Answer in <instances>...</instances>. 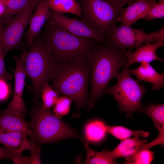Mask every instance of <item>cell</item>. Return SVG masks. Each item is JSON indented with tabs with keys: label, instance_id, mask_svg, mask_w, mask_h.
<instances>
[{
	"label": "cell",
	"instance_id": "34",
	"mask_svg": "<svg viewBox=\"0 0 164 164\" xmlns=\"http://www.w3.org/2000/svg\"><path fill=\"white\" fill-rule=\"evenodd\" d=\"M155 36V41L164 43V28H162L159 30L153 32Z\"/></svg>",
	"mask_w": 164,
	"mask_h": 164
},
{
	"label": "cell",
	"instance_id": "22",
	"mask_svg": "<svg viewBox=\"0 0 164 164\" xmlns=\"http://www.w3.org/2000/svg\"><path fill=\"white\" fill-rule=\"evenodd\" d=\"M105 128L107 132L121 140L128 138L132 136L147 138L149 135L148 132L132 130L122 126H110L105 125Z\"/></svg>",
	"mask_w": 164,
	"mask_h": 164
},
{
	"label": "cell",
	"instance_id": "27",
	"mask_svg": "<svg viewBox=\"0 0 164 164\" xmlns=\"http://www.w3.org/2000/svg\"><path fill=\"white\" fill-rule=\"evenodd\" d=\"M41 148L39 147L31 151V155L24 156L22 152L13 153L12 161L16 164H40L41 160Z\"/></svg>",
	"mask_w": 164,
	"mask_h": 164
},
{
	"label": "cell",
	"instance_id": "29",
	"mask_svg": "<svg viewBox=\"0 0 164 164\" xmlns=\"http://www.w3.org/2000/svg\"><path fill=\"white\" fill-rule=\"evenodd\" d=\"M164 17V0H159L149 9L143 18L145 20L149 21L152 20Z\"/></svg>",
	"mask_w": 164,
	"mask_h": 164
},
{
	"label": "cell",
	"instance_id": "33",
	"mask_svg": "<svg viewBox=\"0 0 164 164\" xmlns=\"http://www.w3.org/2000/svg\"><path fill=\"white\" fill-rule=\"evenodd\" d=\"M12 152L5 147H1L0 146V160L6 159L12 161Z\"/></svg>",
	"mask_w": 164,
	"mask_h": 164
},
{
	"label": "cell",
	"instance_id": "18",
	"mask_svg": "<svg viewBox=\"0 0 164 164\" xmlns=\"http://www.w3.org/2000/svg\"><path fill=\"white\" fill-rule=\"evenodd\" d=\"M130 73L136 76L138 82L145 81L151 83L154 90H160L164 87V73H159L149 63L142 62L137 68L130 69Z\"/></svg>",
	"mask_w": 164,
	"mask_h": 164
},
{
	"label": "cell",
	"instance_id": "10",
	"mask_svg": "<svg viewBox=\"0 0 164 164\" xmlns=\"http://www.w3.org/2000/svg\"><path fill=\"white\" fill-rule=\"evenodd\" d=\"M49 20L54 25L76 36L92 38L100 42L106 39L76 18H70L51 11Z\"/></svg>",
	"mask_w": 164,
	"mask_h": 164
},
{
	"label": "cell",
	"instance_id": "13",
	"mask_svg": "<svg viewBox=\"0 0 164 164\" xmlns=\"http://www.w3.org/2000/svg\"><path fill=\"white\" fill-rule=\"evenodd\" d=\"M51 11L48 0H40L32 13L27 33L28 48L34 40L39 36L43 26L50 18Z\"/></svg>",
	"mask_w": 164,
	"mask_h": 164
},
{
	"label": "cell",
	"instance_id": "35",
	"mask_svg": "<svg viewBox=\"0 0 164 164\" xmlns=\"http://www.w3.org/2000/svg\"><path fill=\"white\" fill-rule=\"evenodd\" d=\"M10 0H2L0 1V17L4 13L6 6Z\"/></svg>",
	"mask_w": 164,
	"mask_h": 164
},
{
	"label": "cell",
	"instance_id": "30",
	"mask_svg": "<svg viewBox=\"0 0 164 164\" xmlns=\"http://www.w3.org/2000/svg\"><path fill=\"white\" fill-rule=\"evenodd\" d=\"M4 24V22L0 19V79L6 80H11L12 77L7 72L5 65L4 58L5 55L2 47L3 29Z\"/></svg>",
	"mask_w": 164,
	"mask_h": 164
},
{
	"label": "cell",
	"instance_id": "5",
	"mask_svg": "<svg viewBox=\"0 0 164 164\" xmlns=\"http://www.w3.org/2000/svg\"><path fill=\"white\" fill-rule=\"evenodd\" d=\"M30 112L28 122L32 131L31 139L38 144L51 142L68 138H79L77 133L50 109H44L37 103Z\"/></svg>",
	"mask_w": 164,
	"mask_h": 164
},
{
	"label": "cell",
	"instance_id": "17",
	"mask_svg": "<svg viewBox=\"0 0 164 164\" xmlns=\"http://www.w3.org/2000/svg\"><path fill=\"white\" fill-rule=\"evenodd\" d=\"M144 113L152 120L155 126L159 132L157 137L149 142L153 147L159 145H164V105L154 104L149 103L139 111Z\"/></svg>",
	"mask_w": 164,
	"mask_h": 164
},
{
	"label": "cell",
	"instance_id": "11",
	"mask_svg": "<svg viewBox=\"0 0 164 164\" xmlns=\"http://www.w3.org/2000/svg\"><path fill=\"white\" fill-rule=\"evenodd\" d=\"M26 51H25L21 57L17 56L14 57L16 62V69L14 73L15 79L14 93L13 98L8 104L7 109L9 110L24 113L27 112L26 106L23 98L26 76L24 63Z\"/></svg>",
	"mask_w": 164,
	"mask_h": 164
},
{
	"label": "cell",
	"instance_id": "21",
	"mask_svg": "<svg viewBox=\"0 0 164 164\" xmlns=\"http://www.w3.org/2000/svg\"><path fill=\"white\" fill-rule=\"evenodd\" d=\"M105 124L98 120L92 121L86 126L84 133L87 141L90 142H97L102 140L107 132Z\"/></svg>",
	"mask_w": 164,
	"mask_h": 164
},
{
	"label": "cell",
	"instance_id": "4",
	"mask_svg": "<svg viewBox=\"0 0 164 164\" xmlns=\"http://www.w3.org/2000/svg\"><path fill=\"white\" fill-rule=\"evenodd\" d=\"M29 47L26 52L24 65L26 76L32 82L30 89L34 95L32 100L37 103L44 84L53 77L56 62L50 50L39 36Z\"/></svg>",
	"mask_w": 164,
	"mask_h": 164
},
{
	"label": "cell",
	"instance_id": "9",
	"mask_svg": "<svg viewBox=\"0 0 164 164\" xmlns=\"http://www.w3.org/2000/svg\"><path fill=\"white\" fill-rule=\"evenodd\" d=\"M106 40L113 46L118 49L132 50L143 45L147 42L155 41L153 32H144V29H133L130 26L121 24L109 35Z\"/></svg>",
	"mask_w": 164,
	"mask_h": 164
},
{
	"label": "cell",
	"instance_id": "8",
	"mask_svg": "<svg viewBox=\"0 0 164 164\" xmlns=\"http://www.w3.org/2000/svg\"><path fill=\"white\" fill-rule=\"evenodd\" d=\"M40 0H36L26 6L6 23L7 25L3 29L2 43L5 55L21 45L24 32Z\"/></svg>",
	"mask_w": 164,
	"mask_h": 164
},
{
	"label": "cell",
	"instance_id": "16",
	"mask_svg": "<svg viewBox=\"0 0 164 164\" xmlns=\"http://www.w3.org/2000/svg\"><path fill=\"white\" fill-rule=\"evenodd\" d=\"M163 45L160 42H155L153 43L147 42L144 45L136 48L134 52L131 50H126L125 54L129 65L142 62L149 63L155 60L164 62V59L158 56L156 53L157 50Z\"/></svg>",
	"mask_w": 164,
	"mask_h": 164
},
{
	"label": "cell",
	"instance_id": "2",
	"mask_svg": "<svg viewBox=\"0 0 164 164\" xmlns=\"http://www.w3.org/2000/svg\"><path fill=\"white\" fill-rule=\"evenodd\" d=\"M90 64L85 58L68 63H56L51 87L59 95L70 98L77 108L87 103Z\"/></svg>",
	"mask_w": 164,
	"mask_h": 164
},
{
	"label": "cell",
	"instance_id": "23",
	"mask_svg": "<svg viewBox=\"0 0 164 164\" xmlns=\"http://www.w3.org/2000/svg\"><path fill=\"white\" fill-rule=\"evenodd\" d=\"M86 151V156L84 164H116V160L113 159L108 155L107 149H103L101 152H97L89 147L87 144H85Z\"/></svg>",
	"mask_w": 164,
	"mask_h": 164
},
{
	"label": "cell",
	"instance_id": "36",
	"mask_svg": "<svg viewBox=\"0 0 164 164\" xmlns=\"http://www.w3.org/2000/svg\"><path fill=\"white\" fill-rule=\"evenodd\" d=\"M1 0H0V1H1Z\"/></svg>",
	"mask_w": 164,
	"mask_h": 164
},
{
	"label": "cell",
	"instance_id": "7",
	"mask_svg": "<svg viewBox=\"0 0 164 164\" xmlns=\"http://www.w3.org/2000/svg\"><path fill=\"white\" fill-rule=\"evenodd\" d=\"M81 21L106 39L116 26L121 13L105 0H79Z\"/></svg>",
	"mask_w": 164,
	"mask_h": 164
},
{
	"label": "cell",
	"instance_id": "15",
	"mask_svg": "<svg viewBox=\"0 0 164 164\" xmlns=\"http://www.w3.org/2000/svg\"><path fill=\"white\" fill-rule=\"evenodd\" d=\"M156 3L155 0H138L131 2L122 10L118 22L121 24L130 26L138 20L143 18L150 9Z\"/></svg>",
	"mask_w": 164,
	"mask_h": 164
},
{
	"label": "cell",
	"instance_id": "32",
	"mask_svg": "<svg viewBox=\"0 0 164 164\" xmlns=\"http://www.w3.org/2000/svg\"><path fill=\"white\" fill-rule=\"evenodd\" d=\"M5 81L0 79V101L6 99L9 94V88Z\"/></svg>",
	"mask_w": 164,
	"mask_h": 164
},
{
	"label": "cell",
	"instance_id": "1",
	"mask_svg": "<svg viewBox=\"0 0 164 164\" xmlns=\"http://www.w3.org/2000/svg\"><path fill=\"white\" fill-rule=\"evenodd\" d=\"M126 50L115 48L106 39L102 42H98L87 59L91 76V90L87 102L88 110L94 107L110 81L116 77L120 69L128 63L125 54Z\"/></svg>",
	"mask_w": 164,
	"mask_h": 164
},
{
	"label": "cell",
	"instance_id": "12",
	"mask_svg": "<svg viewBox=\"0 0 164 164\" xmlns=\"http://www.w3.org/2000/svg\"><path fill=\"white\" fill-rule=\"evenodd\" d=\"M24 113L7 110L0 111V130L24 133L31 138L32 131L25 120Z\"/></svg>",
	"mask_w": 164,
	"mask_h": 164
},
{
	"label": "cell",
	"instance_id": "26",
	"mask_svg": "<svg viewBox=\"0 0 164 164\" xmlns=\"http://www.w3.org/2000/svg\"><path fill=\"white\" fill-rule=\"evenodd\" d=\"M41 94L43 108L50 110L55 105L59 97V94L49 86L48 83L44 84Z\"/></svg>",
	"mask_w": 164,
	"mask_h": 164
},
{
	"label": "cell",
	"instance_id": "31",
	"mask_svg": "<svg viewBox=\"0 0 164 164\" xmlns=\"http://www.w3.org/2000/svg\"><path fill=\"white\" fill-rule=\"evenodd\" d=\"M137 0H108V1L118 12L121 13L125 5Z\"/></svg>",
	"mask_w": 164,
	"mask_h": 164
},
{
	"label": "cell",
	"instance_id": "6",
	"mask_svg": "<svg viewBox=\"0 0 164 164\" xmlns=\"http://www.w3.org/2000/svg\"><path fill=\"white\" fill-rule=\"evenodd\" d=\"M130 70L128 62L115 77L118 80L117 84L112 87H107L104 94L113 97L121 111L127 117L131 118L134 112L140 111L143 107L142 98L148 90L142 84H139L131 77Z\"/></svg>",
	"mask_w": 164,
	"mask_h": 164
},
{
	"label": "cell",
	"instance_id": "25",
	"mask_svg": "<svg viewBox=\"0 0 164 164\" xmlns=\"http://www.w3.org/2000/svg\"><path fill=\"white\" fill-rule=\"evenodd\" d=\"M154 153L149 149L136 151L132 155L125 157V164H149L154 159Z\"/></svg>",
	"mask_w": 164,
	"mask_h": 164
},
{
	"label": "cell",
	"instance_id": "3",
	"mask_svg": "<svg viewBox=\"0 0 164 164\" xmlns=\"http://www.w3.org/2000/svg\"><path fill=\"white\" fill-rule=\"evenodd\" d=\"M41 38L50 50L55 62L68 63L91 54L98 42L73 34L51 23L45 24Z\"/></svg>",
	"mask_w": 164,
	"mask_h": 164
},
{
	"label": "cell",
	"instance_id": "14",
	"mask_svg": "<svg viewBox=\"0 0 164 164\" xmlns=\"http://www.w3.org/2000/svg\"><path fill=\"white\" fill-rule=\"evenodd\" d=\"M26 134L16 132L0 130V144H2L12 153L22 152L25 150H32L39 147Z\"/></svg>",
	"mask_w": 164,
	"mask_h": 164
},
{
	"label": "cell",
	"instance_id": "24",
	"mask_svg": "<svg viewBox=\"0 0 164 164\" xmlns=\"http://www.w3.org/2000/svg\"><path fill=\"white\" fill-rule=\"evenodd\" d=\"M36 0H10L6 5L4 13L0 19L5 24L11 18Z\"/></svg>",
	"mask_w": 164,
	"mask_h": 164
},
{
	"label": "cell",
	"instance_id": "20",
	"mask_svg": "<svg viewBox=\"0 0 164 164\" xmlns=\"http://www.w3.org/2000/svg\"><path fill=\"white\" fill-rule=\"evenodd\" d=\"M50 9L55 12L63 14L70 13L81 19L82 8L75 0H48Z\"/></svg>",
	"mask_w": 164,
	"mask_h": 164
},
{
	"label": "cell",
	"instance_id": "28",
	"mask_svg": "<svg viewBox=\"0 0 164 164\" xmlns=\"http://www.w3.org/2000/svg\"><path fill=\"white\" fill-rule=\"evenodd\" d=\"M72 100L65 96L59 97L55 105L53 111L56 115L59 118L65 115L70 112Z\"/></svg>",
	"mask_w": 164,
	"mask_h": 164
},
{
	"label": "cell",
	"instance_id": "19",
	"mask_svg": "<svg viewBox=\"0 0 164 164\" xmlns=\"http://www.w3.org/2000/svg\"><path fill=\"white\" fill-rule=\"evenodd\" d=\"M148 141L141 139L135 136L123 140L112 151L107 149L108 154L112 159L126 157L134 153L138 149L145 144Z\"/></svg>",
	"mask_w": 164,
	"mask_h": 164
}]
</instances>
